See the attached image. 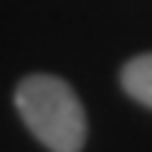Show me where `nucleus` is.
I'll use <instances>...</instances> for the list:
<instances>
[{
	"mask_svg": "<svg viewBox=\"0 0 152 152\" xmlns=\"http://www.w3.org/2000/svg\"><path fill=\"white\" fill-rule=\"evenodd\" d=\"M16 109L25 127L50 152H81L87 115L78 93L53 75H28L16 87Z\"/></svg>",
	"mask_w": 152,
	"mask_h": 152,
	"instance_id": "obj_1",
	"label": "nucleus"
},
{
	"mask_svg": "<svg viewBox=\"0 0 152 152\" xmlns=\"http://www.w3.org/2000/svg\"><path fill=\"white\" fill-rule=\"evenodd\" d=\"M121 87L127 90V96L152 109V53L134 56L121 68Z\"/></svg>",
	"mask_w": 152,
	"mask_h": 152,
	"instance_id": "obj_2",
	"label": "nucleus"
}]
</instances>
